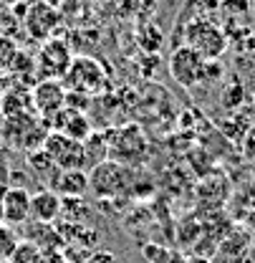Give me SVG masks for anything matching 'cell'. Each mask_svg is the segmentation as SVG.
<instances>
[{
    "label": "cell",
    "instance_id": "cell-1",
    "mask_svg": "<svg viewBox=\"0 0 255 263\" xmlns=\"http://www.w3.org/2000/svg\"><path fill=\"white\" fill-rule=\"evenodd\" d=\"M182 41H185V46L194 48L205 61H220L227 51L230 38L215 21H210L207 15H200V18H192L185 23Z\"/></svg>",
    "mask_w": 255,
    "mask_h": 263
},
{
    "label": "cell",
    "instance_id": "cell-2",
    "mask_svg": "<svg viewBox=\"0 0 255 263\" xmlns=\"http://www.w3.org/2000/svg\"><path fill=\"white\" fill-rule=\"evenodd\" d=\"M61 84L66 91H81L86 97H96L104 91V84H106L104 64L91 56H73Z\"/></svg>",
    "mask_w": 255,
    "mask_h": 263
},
{
    "label": "cell",
    "instance_id": "cell-3",
    "mask_svg": "<svg viewBox=\"0 0 255 263\" xmlns=\"http://www.w3.org/2000/svg\"><path fill=\"white\" fill-rule=\"evenodd\" d=\"M131 172L127 164H119L114 160H104L91 167L89 172V190L94 193L99 200H109V197L124 195L131 187Z\"/></svg>",
    "mask_w": 255,
    "mask_h": 263
},
{
    "label": "cell",
    "instance_id": "cell-4",
    "mask_svg": "<svg viewBox=\"0 0 255 263\" xmlns=\"http://www.w3.org/2000/svg\"><path fill=\"white\" fill-rule=\"evenodd\" d=\"M3 137L5 142H10L13 147L18 149H41L46 137H48V127L38 119V114L33 111H23V114H15V117H8L5 124H3Z\"/></svg>",
    "mask_w": 255,
    "mask_h": 263
},
{
    "label": "cell",
    "instance_id": "cell-5",
    "mask_svg": "<svg viewBox=\"0 0 255 263\" xmlns=\"http://www.w3.org/2000/svg\"><path fill=\"white\" fill-rule=\"evenodd\" d=\"M106 147H109V160L119 164H142L147 157V137L136 124H129L122 129L106 132Z\"/></svg>",
    "mask_w": 255,
    "mask_h": 263
},
{
    "label": "cell",
    "instance_id": "cell-6",
    "mask_svg": "<svg viewBox=\"0 0 255 263\" xmlns=\"http://www.w3.org/2000/svg\"><path fill=\"white\" fill-rule=\"evenodd\" d=\"M71 51L61 38H48L41 43L38 59H35V79L38 81H61L66 68L71 64Z\"/></svg>",
    "mask_w": 255,
    "mask_h": 263
},
{
    "label": "cell",
    "instance_id": "cell-7",
    "mask_svg": "<svg viewBox=\"0 0 255 263\" xmlns=\"http://www.w3.org/2000/svg\"><path fill=\"white\" fill-rule=\"evenodd\" d=\"M205 66H207V61L190 46H180L169 56V73H172V79L180 86H187V89L197 86V84H205Z\"/></svg>",
    "mask_w": 255,
    "mask_h": 263
},
{
    "label": "cell",
    "instance_id": "cell-8",
    "mask_svg": "<svg viewBox=\"0 0 255 263\" xmlns=\"http://www.w3.org/2000/svg\"><path fill=\"white\" fill-rule=\"evenodd\" d=\"M43 149L48 152V157L56 162L58 170H84V164H86L84 142L68 139L61 132H48Z\"/></svg>",
    "mask_w": 255,
    "mask_h": 263
},
{
    "label": "cell",
    "instance_id": "cell-9",
    "mask_svg": "<svg viewBox=\"0 0 255 263\" xmlns=\"http://www.w3.org/2000/svg\"><path fill=\"white\" fill-rule=\"evenodd\" d=\"M64 101H66V89L61 81H35L33 84V89H31L33 111L43 122L53 119L64 109Z\"/></svg>",
    "mask_w": 255,
    "mask_h": 263
},
{
    "label": "cell",
    "instance_id": "cell-10",
    "mask_svg": "<svg viewBox=\"0 0 255 263\" xmlns=\"http://www.w3.org/2000/svg\"><path fill=\"white\" fill-rule=\"evenodd\" d=\"M58 23H61V13L46 0L33 3L26 10V33L41 43L51 38V33L58 28Z\"/></svg>",
    "mask_w": 255,
    "mask_h": 263
},
{
    "label": "cell",
    "instance_id": "cell-11",
    "mask_svg": "<svg viewBox=\"0 0 255 263\" xmlns=\"http://www.w3.org/2000/svg\"><path fill=\"white\" fill-rule=\"evenodd\" d=\"M31 218V193L26 187H5L3 193V223L10 228L26 226Z\"/></svg>",
    "mask_w": 255,
    "mask_h": 263
},
{
    "label": "cell",
    "instance_id": "cell-12",
    "mask_svg": "<svg viewBox=\"0 0 255 263\" xmlns=\"http://www.w3.org/2000/svg\"><path fill=\"white\" fill-rule=\"evenodd\" d=\"M61 218V195L56 190H38L31 195V218L33 223H53Z\"/></svg>",
    "mask_w": 255,
    "mask_h": 263
},
{
    "label": "cell",
    "instance_id": "cell-13",
    "mask_svg": "<svg viewBox=\"0 0 255 263\" xmlns=\"http://www.w3.org/2000/svg\"><path fill=\"white\" fill-rule=\"evenodd\" d=\"M53 190L64 197H84L89 193V175L84 170H61L53 180Z\"/></svg>",
    "mask_w": 255,
    "mask_h": 263
},
{
    "label": "cell",
    "instance_id": "cell-14",
    "mask_svg": "<svg viewBox=\"0 0 255 263\" xmlns=\"http://www.w3.org/2000/svg\"><path fill=\"white\" fill-rule=\"evenodd\" d=\"M26 226H31L28 240H33L41 251H46V248H61L64 246V235L53 228V223H26Z\"/></svg>",
    "mask_w": 255,
    "mask_h": 263
},
{
    "label": "cell",
    "instance_id": "cell-15",
    "mask_svg": "<svg viewBox=\"0 0 255 263\" xmlns=\"http://www.w3.org/2000/svg\"><path fill=\"white\" fill-rule=\"evenodd\" d=\"M23 111H33V104H31V94L23 89H10L0 97V114L3 119L8 117H15V114H23Z\"/></svg>",
    "mask_w": 255,
    "mask_h": 263
},
{
    "label": "cell",
    "instance_id": "cell-16",
    "mask_svg": "<svg viewBox=\"0 0 255 263\" xmlns=\"http://www.w3.org/2000/svg\"><path fill=\"white\" fill-rule=\"evenodd\" d=\"M28 167H31L38 177H48V182H53L51 172H53V175H58V172H61V170L56 167V162L48 157V152H46L43 147H41V149H33V152H28Z\"/></svg>",
    "mask_w": 255,
    "mask_h": 263
},
{
    "label": "cell",
    "instance_id": "cell-17",
    "mask_svg": "<svg viewBox=\"0 0 255 263\" xmlns=\"http://www.w3.org/2000/svg\"><path fill=\"white\" fill-rule=\"evenodd\" d=\"M220 10V0H185V10H182V23H187L192 18L207 15Z\"/></svg>",
    "mask_w": 255,
    "mask_h": 263
},
{
    "label": "cell",
    "instance_id": "cell-18",
    "mask_svg": "<svg viewBox=\"0 0 255 263\" xmlns=\"http://www.w3.org/2000/svg\"><path fill=\"white\" fill-rule=\"evenodd\" d=\"M8 263H41V248L28 238H21Z\"/></svg>",
    "mask_w": 255,
    "mask_h": 263
},
{
    "label": "cell",
    "instance_id": "cell-19",
    "mask_svg": "<svg viewBox=\"0 0 255 263\" xmlns=\"http://www.w3.org/2000/svg\"><path fill=\"white\" fill-rule=\"evenodd\" d=\"M8 73H13L15 79H35V59L26 51H18Z\"/></svg>",
    "mask_w": 255,
    "mask_h": 263
},
{
    "label": "cell",
    "instance_id": "cell-20",
    "mask_svg": "<svg viewBox=\"0 0 255 263\" xmlns=\"http://www.w3.org/2000/svg\"><path fill=\"white\" fill-rule=\"evenodd\" d=\"M86 213L89 210L81 197H61V215L66 218V223H81Z\"/></svg>",
    "mask_w": 255,
    "mask_h": 263
},
{
    "label": "cell",
    "instance_id": "cell-21",
    "mask_svg": "<svg viewBox=\"0 0 255 263\" xmlns=\"http://www.w3.org/2000/svg\"><path fill=\"white\" fill-rule=\"evenodd\" d=\"M18 51L21 48H18L15 38L8 35V33H0V73H8L10 71V64H13V59H15Z\"/></svg>",
    "mask_w": 255,
    "mask_h": 263
},
{
    "label": "cell",
    "instance_id": "cell-22",
    "mask_svg": "<svg viewBox=\"0 0 255 263\" xmlns=\"http://www.w3.org/2000/svg\"><path fill=\"white\" fill-rule=\"evenodd\" d=\"M18 240H21V238L15 235V228H10V226L0 223V263L10 258V253L15 251Z\"/></svg>",
    "mask_w": 255,
    "mask_h": 263
},
{
    "label": "cell",
    "instance_id": "cell-23",
    "mask_svg": "<svg viewBox=\"0 0 255 263\" xmlns=\"http://www.w3.org/2000/svg\"><path fill=\"white\" fill-rule=\"evenodd\" d=\"M162 41H164V35L157 26H144V31L139 33V46L144 48V51H149V53H157L162 46Z\"/></svg>",
    "mask_w": 255,
    "mask_h": 263
},
{
    "label": "cell",
    "instance_id": "cell-24",
    "mask_svg": "<svg viewBox=\"0 0 255 263\" xmlns=\"http://www.w3.org/2000/svg\"><path fill=\"white\" fill-rule=\"evenodd\" d=\"M220 10H225L230 18H240L253 10V0H220Z\"/></svg>",
    "mask_w": 255,
    "mask_h": 263
},
{
    "label": "cell",
    "instance_id": "cell-25",
    "mask_svg": "<svg viewBox=\"0 0 255 263\" xmlns=\"http://www.w3.org/2000/svg\"><path fill=\"white\" fill-rule=\"evenodd\" d=\"M243 99H245V94H243V84H240V81H232L223 94V106L225 109H238V106L243 104Z\"/></svg>",
    "mask_w": 255,
    "mask_h": 263
},
{
    "label": "cell",
    "instance_id": "cell-26",
    "mask_svg": "<svg viewBox=\"0 0 255 263\" xmlns=\"http://www.w3.org/2000/svg\"><path fill=\"white\" fill-rule=\"evenodd\" d=\"M169 251H172V248H164L162 243H144V246H142V256L149 263H164L167 256H169Z\"/></svg>",
    "mask_w": 255,
    "mask_h": 263
},
{
    "label": "cell",
    "instance_id": "cell-27",
    "mask_svg": "<svg viewBox=\"0 0 255 263\" xmlns=\"http://www.w3.org/2000/svg\"><path fill=\"white\" fill-rule=\"evenodd\" d=\"M66 109L71 111H86L91 106V97L81 94V91H66V101H64Z\"/></svg>",
    "mask_w": 255,
    "mask_h": 263
},
{
    "label": "cell",
    "instance_id": "cell-28",
    "mask_svg": "<svg viewBox=\"0 0 255 263\" xmlns=\"http://www.w3.org/2000/svg\"><path fill=\"white\" fill-rule=\"evenodd\" d=\"M240 147H243V155H245V160L255 162V124L248 132H245V137L240 139Z\"/></svg>",
    "mask_w": 255,
    "mask_h": 263
},
{
    "label": "cell",
    "instance_id": "cell-29",
    "mask_svg": "<svg viewBox=\"0 0 255 263\" xmlns=\"http://www.w3.org/2000/svg\"><path fill=\"white\" fill-rule=\"evenodd\" d=\"M41 263H68V258L61 248H46L41 251Z\"/></svg>",
    "mask_w": 255,
    "mask_h": 263
},
{
    "label": "cell",
    "instance_id": "cell-30",
    "mask_svg": "<svg viewBox=\"0 0 255 263\" xmlns=\"http://www.w3.org/2000/svg\"><path fill=\"white\" fill-rule=\"evenodd\" d=\"M116 258L111 253H96L94 258H89V263H114Z\"/></svg>",
    "mask_w": 255,
    "mask_h": 263
},
{
    "label": "cell",
    "instance_id": "cell-31",
    "mask_svg": "<svg viewBox=\"0 0 255 263\" xmlns=\"http://www.w3.org/2000/svg\"><path fill=\"white\" fill-rule=\"evenodd\" d=\"M164 263H187V258H185L180 251H169V256H167V261Z\"/></svg>",
    "mask_w": 255,
    "mask_h": 263
},
{
    "label": "cell",
    "instance_id": "cell-32",
    "mask_svg": "<svg viewBox=\"0 0 255 263\" xmlns=\"http://www.w3.org/2000/svg\"><path fill=\"white\" fill-rule=\"evenodd\" d=\"M187 263H212V261H210V258H205V256H194V253H192L190 258H187Z\"/></svg>",
    "mask_w": 255,
    "mask_h": 263
},
{
    "label": "cell",
    "instance_id": "cell-33",
    "mask_svg": "<svg viewBox=\"0 0 255 263\" xmlns=\"http://www.w3.org/2000/svg\"><path fill=\"white\" fill-rule=\"evenodd\" d=\"M3 193H5V190L0 187V223H3Z\"/></svg>",
    "mask_w": 255,
    "mask_h": 263
},
{
    "label": "cell",
    "instance_id": "cell-34",
    "mask_svg": "<svg viewBox=\"0 0 255 263\" xmlns=\"http://www.w3.org/2000/svg\"><path fill=\"white\" fill-rule=\"evenodd\" d=\"M0 3H5V5H13V3H15V0H0Z\"/></svg>",
    "mask_w": 255,
    "mask_h": 263
},
{
    "label": "cell",
    "instance_id": "cell-35",
    "mask_svg": "<svg viewBox=\"0 0 255 263\" xmlns=\"http://www.w3.org/2000/svg\"><path fill=\"white\" fill-rule=\"evenodd\" d=\"M253 119H255V101H253Z\"/></svg>",
    "mask_w": 255,
    "mask_h": 263
},
{
    "label": "cell",
    "instance_id": "cell-36",
    "mask_svg": "<svg viewBox=\"0 0 255 263\" xmlns=\"http://www.w3.org/2000/svg\"><path fill=\"white\" fill-rule=\"evenodd\" d=\"M253 5H255V0H253Z\"/></svg>",
    "mask_w": 255,
    "mask_h": 263
}]
</instances>
